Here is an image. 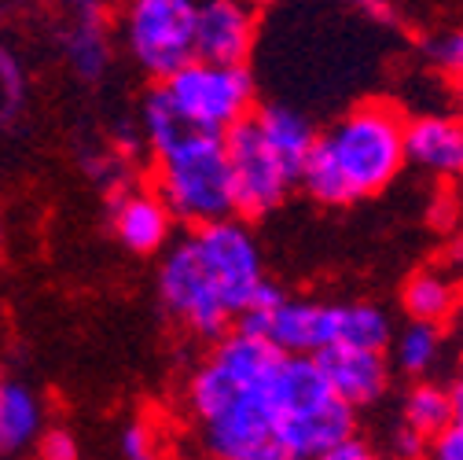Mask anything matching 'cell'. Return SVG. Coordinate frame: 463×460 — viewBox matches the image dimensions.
<instances>
[{"instance_id": "obj_24", "label": "cell", "mask_w": 463, "mask_h": 460, "mask_svg": "<svg viewBox=\"0 0 463 460\" xmlns=\"http://www.w3.org/2000/svg\"><path fill=\"white\" fill-rule=\"evenodd\" d=\"M44 460H78L81 456V446L74 442L71 431H60V427H52V431H41L37 446H33Z\"/></svg>"}, {"instance_id": "obj_15", "label": "cell", "mask_w": 463, "mask_h": 460, "mask_svg": "<svg viewBox=\"0 0 463 460\" xmlns=\"http://www.w3.org/2000/svg\"><path fill=\"white\" fill-rule=\"evenodd\" d=\"M41 431H44L41 398L19 379H0V456L30 453Z\"/></svg>"}, {"instance_id": "obj_3", "label": "cell", "mask_w": 463, "mask_h": 460, "mask_svg": "<svg viewBox=\"0 0 463 460\" xmlns=\"http://www.w3.org/2000/svg\"><path fill=\"white\" fill-rule=\"evenodd\" d=\"M404 169V110L390 100H364L317 133L298 185L320 206H350L386 192Z\"/></svg>"}, {"instance_id": "obj_8", "label": "cell", "mask_w": 463, "mask_h": 460, "mask_svg": "<svg viewBox=\"0 0 463 460\" xmlns=\"http://www.w3.org/2000/svg\"><path fill=\"white\" fill-rule=\"evenodd\" d=\"M195 0H129L126 48L155 81L195 55Z\"/></svg>"}, {"instance_id": "obj_7", "label": "cell", "mask_w": 463, "mask_h": 460, "mask_svg": "<svg viewBox=\"0 0 463 460\" xmlns=\"http://www.w3.org/2000/svg\"><path fill=\"white\" fill-rule=\"evenodd\" d=\"M224 151L232 166V199H236V217L258 221L272 214L287 192L298 185V166L283 158L276 144L258 129L254 114L236 122L224 133Z\"/></svg>"}, {"instance_id": "obj_23", "label": "cell", "mask_w": 463, "mask_h": 460, "mask_svg": "<svg viewBox=\"0 0 463 460\" xmlns=\"http://www.w3.org/2000/svg\"><path fill=\"white\" fill-rule=\"evenodd\" d=\"M158 438H155V431H151V424L147 420H133V424H126L122 427V435H118V453L126 456V460H147V456H155V446Z\"/></svg>"}, {"instance_id": "obj_2", "label": "cell", "mask_w": 463, "mask_h": 460, "mask_svg": "<svg viewBox=\"0 0 463 460\" xmlns=\"http://www.w3.org/2000/svg\"><path fill=\"white\" fill-rule=\"evenodd\" d=\"M265 280L261 247L243 217H217L192 225V233L169 244L158 265L162 310L199 339L224 335Z\"/></svg>"}, {"instance_id": "obj_13", "label": "cell", "mask_w": 463, "mask_h": 460, "mask_svg": "<svg viewBox=\"0 0 463 460\" xmlns=\"http://www.w3.org/2000/svg\"><path fill=\"white\" fill-rule=\"evenodd\" d=\"M404 162L423 174L456 181L463 177V119L452 114H416L404 119Z\"/></svg>"}, {"instance_id": "obj_5", "label": "cell", "mask_w": 463, "mask_h": 460, "mask_svg": "<svg viewBox=\"0 0 463 460\" xmlns=\"http://www.w3.org/2000/svg\"><path fill=\"white\" fill-rule=\"evenodd\" d=\"M155 155V192L169 206L173 221L206 225L236 214L232 199V166L221 133L184 129Z\"/></svg>"}, {"instance_id": "obj_11", "label": "cell", "mask_w": 463, "mask_h": 460, "mask_svg": "<svg viewBox=\"0 0 463 460\" xmlns=\"http://www.w3.org/2000/svg\"><path fill=\"white\" fill-rule=\"evenodd\" d=\"M335 387L342 401H350L354 409L375 406L390 387V358L386 350H368V347H350V342H331L327 350L313 354Z\"/></svg>"}, {"instance_id": "obj_1", "label": "cell", "mask_w": 463, "mask_h": 460, "mask_svg": "<svg viewBox=\"0 0 463 460\" xmlns=\"http://www.w3.org/2000/svg\"><path fill=\"white\" fill-rule=\"evenodd\" d=\"M279 358L283 350H276L265 335L236 324L213 339L210 358L184 387V409L210 456L283 460L269 413V383Z\"/></svg>"}, {"instance_id": "obj_32", "label": "cell", "mask_w": 463, "mask_h": 460, "mask_svg": "<svg viewBox=\"0 0 463 460\" xmlns=\"http://www.w3.org/2000/svg\"><path fill=\"white\" fill-rule=\"evenodd\" d=\"M0 240H5V221H0Z\"/></svg>"}, {"instance_id": "obj_6", "label": "cell", "mask_w": 463, "mask_h": 460, "mask_svg": "<svg viewBox=\"0 0 463 460\" xmlns=\"http://www.w3.org/2000/svg\"><path fill=\"white\" fill-rule=\"evenodd\" d=\"M158 89L192 129L221 137L258 107L254 74L247 71V63H213L192 55L188 63L165 74Z\"/></svg>"}, {"instance_id": "obj_9", "label": "cell", "mask_w": 463, "mask_h": 460, "mask_svg": "<svg viewBox=\"0 0 463 460\" xmlns=\"http://www.w3.org/2000/svg\"><path fill=\"white\" fill-rule=\"evenodd\" d=\"M338 324H342V306L331 302H313V299H283L265 310V313H243L236 317V328L265 335L276 350L283 354H320L331 342H338Z\"/></svg>"}, {"instance_id": "obj_12", "label": "cell", "mask_w": 463, "mask_h": 460, "mask_svg": "<svg viewBox=\"0 0 463 460\" xmlns=\"http://www.w3.org/2000/svg\"><path fill=\"white\" fill-rule=\"evenodd\" d=\"M110 228L133 254H155L173 236V214L155 188L122 185L110 196Z\"/></svg>"}, {"instance_id": "obj_14", "label": "cell", "mask_w": 463, "mask_h": 460, "mask_svg": "<svg viewBox=\"0 0 463 460\" xmlns=\"http://www.w3.org/2000/svg\"><path fill=\"white\" fill-rule=\"evenodd\" d=\"M63 60L81 81H99L110 71V37L107 12H67V26L60 34Z\"/></svg>"}, {"instance_id": "obj_25", "label": "cell", "mask_w": 463, "mask_h": 460, "mask_svg": "<svg viewBox=\"0 0 463 460\" xmlns=\"http://www.w3.org/2000/svg\"><path fill=\"white\" fill-rule=\"evenodd\" d=\"M427 453H434L438 460H463V420H449L427 446Z\"/></svg>"}, {"instance_id": "obj_27", "label": "cell", "mask_w": 463, "mask_h": 460, "mask_svg": "<svg viewBox=\"0 0 463 460\" xmlns=\"http://www.w3.org/2000/svg\"><path fill=\"white\" fill-rule=\"evenodd\" d=\"M393 453H397V456H423V453H427V438L416 435L409 424H401V427L393 431Z\"/></svg>"}, {"instance_id": "obj_19", "label": "cell", "mask_w": 463, "mask_h": 460, "mask_svg": "<svg viewBox=\"0 0 463 460\" xmlns=\"http://www.w3.org/2000/svg\"><path fill=\"white\" fill-rule=\"evenodd\" d=\"M449 420H452L449 387H438V383L420 379V383L409 390V398H404L401 424H409V427H412L416 435H423V438H427V446H430V438H434Z\"/></svg>"}, {"instance_id": "obj_22", "label": "cell", "mask_w": 463, "mask_h": 460, "mask_svg": "<svg viewBox=\"0 0 463 460\" xmlns=\"http://www.w3.org/2000/svg\"><path fill=\"white\" fill-rule=\"evenodd\" d=\"M427 55L438 71H445L449 78H459L463 74V30H452L445 37H434L427 44Z\"/></svg>"}, {"instance_id": "obj_26", "label": "cell", "mask_w": 463, "mask_h": 460, "mask_svg": "<svg viewBox=\"0 0 463 460\" xmlns=\"http://www.w3.org/2000/svg\"><path fill=\"white\" fill-rule=\"evenodd\" d=\"M372 456H375V449H372V446L354 431V435H345V438H342V442H338L324 460H372Z\"/></svg>"}, {"instance_id": "obj_20", "label": "cell", "mask_w": 463, "mask_h": 460, "mask_svg": "<svg viewBox=\"0 0 463 460\" xmlns=\"http://www.w3.org/2000/svg\"><path fill=\"white\" fill-rule=\"evenodd\" d=\"M390 339H393V324H390L386 310L368 306V302L342 306L338 342H350V347H368V350H386Z\"/></svg>"}, {"instance_id": "obj_16", "label": "cell", "mask_w": 463, "mask_h": 460, "mask_svg": "<svg viewBox=\"0 0 463 460\" xmlns=\"http://www.w3.org/2000/svg\"><path fill=\"white\" fill-rule=\"evenodd\" d=\"M459 283L449 280L438 269H420L404 280L401 306L409 313V321H427V324H445L459 310Z\"/></svg>"}, {"instance_id": "obj_21", "label": "cell", "mask_w": 463, "mask_h": 460, "mask_svg": "<svg viewBox=\"0 0 463 460\" xmlns=\"http://www.w3.org/2000/svg\"><path fill=\"white\" fill-rule=\"evenodd\" d=\"M26 100V74L23 63L15 60V52L0 41V126L12 122L15 114L23 110Z\"/></svg>"}, {"instance_id": "obj_4", "label": "cell", "mask_w": 463, "mask_h": 460, "mask_svg": "<svg viewBox=\"0 0 463 460\" xmlns=\"http://www.w3.org/2000/svg\"><path fill=\"white\" fill-rule=\"evenodd\" d=\"M272 435L283 460H324L357 431V409L342 401L309 354H283L269 383Z\"/></svg>"}, {"instance_id": "obj_18", "label": "cell", "mask_w": 463, "mask_h": 460, "mask_svg": "<svg viewBox=\"0 0 463 460\" xmlns=\"http://www.w3.org/2000/svg\"><path fill=\"white\" fill-rule=\"evenodd\" d=\"M390 358H393V369L412 376V379H423L438 361H441V324H427V321H409L401 335L390 339Z\"/></svg>"}, {"instance_id": "obj_30", "label": "cell", "mask_w": 463, "mask_h": 460, "mask_svg": "<svg viewBox=\"0 0 463 460\" xmlns=\"http://www.w3.org/2000/svg\"><path fill=\"white\" fill-rule=\"evenodd\" d=\"M452 81H456V89H452V100H456V114L463 119V74H459V78H452Z\"/></svg>"}, {"instance_id": "obj_17", "label": "cell", "mask_w": 463, "mask_h": 460, "mask_svg": "<svg viewBox=\"0 0 463 460\" xmlns=\"http://www.w3.org/2000/svg\"><path fill=\"white\" fill-rule=\"evenodd\" d=\"M250 114H254L258 129L269 137V144H276L283 151V158L291 166H298V174H302V162H306V155L317 140L313 122L302 110L287 107V103H265V107H254Z\"/></svg>"}, {"instance_id": "obj_29", "label": "cell", "mask_w": 463, "mask_h": 460, "mask_svg": "<svg viewBox=\"0 0 463 460\" xmlns=\"http://www.w3.org/2000/svg\"><path fill=\"white\" fill-rule=\"evenodd\" d=\"M342 5H350L357 12H368V15H386L393 0H342Z\"/></svg>"}, {"instance_id": "obj_10", "label": "cell", "mask_w": 463, "mask_h": 460, "mask_svg": "<svg viewBox=\"0 0 463 460\" xmlns=\"http://www.w3.org/2000/svg\"><path fill=\"white\" fill-rule=\"evenodd\" d=\"M258 44V8L250 0H203L195 8V55L213 63H247Z\"/></svg>"}, {"instance_id": "obj_31", "label": "cell", "mask_w": 463, "mask_h": 460, "mask_svg": "<svg viewBox=\"0 0 463 460\" xmlns=\"http://www.w3.org/2000/svg\"><path fill=\"white\" fill-rule=\"evenodd\" d=\"M250 5H254V8H265V5H276V0H250Z\"/></svg>"}, {"instance_id": "obj_28", "label": "cell", "mask_w": 463, "mask_h": 460, "mask_svg": "<svg viewBox=\"0 0 463 460\" xmlns=\"http://www.w3.org/2000/svg\"><path fill=\"white\" fill-rule=\"evenodd\" d=\"M449 401H452V420H463V365H459V369H456V376H452Z\"/></svg>"}]
</instances>
